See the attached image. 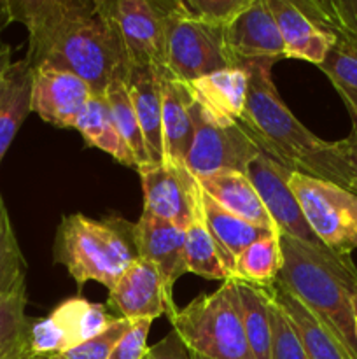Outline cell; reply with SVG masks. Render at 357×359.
Segmentation results:
<instances>
[{
  "label": "cell",
  "instance_id": "obj_1",
  "mask_svg": "<svg viewBox=\"0 0 357 359\" xmlns=\"http://www.w3.org/2000/svg\"><path fill=\"white\" fill-rule=\"evenodd\" d=\"M14 21L28 30L24 60L80 77L93 97H105L130 60L105 0H9Z\"/></svg>",
  "mask_w": 357,
  "mask_h": 359
},
{
  "label": "cell",
  "instance_id": "obj_2",
  "mask_svg": "<svg viewBox=\"0 0 357 359\" xmlns=\"http://www.w3.org/2000/svg\"><path fill=\"white\" fill-rule=\"evenodd\" d=\"M272 62L245 63L248 90L240 125L255 146L276 163L343 188L345 163L338 142L312 133L284 104L272 77Z\"/></svg>",
  "mask_w": 357,
  "mask_h": 359
},
{
  "label": "cell",
  "instance_id": "obj_3",
  "mask_svg": "<svg viewBox=\"0 0 357 359\" xmlns=\"http://www.w3.org/2000/svg\"><path fill=\"white\" fill-rule=\"evenodd\" d=\"M280 249L284 263L276 283L317 316L357 359L352 312L357 266L352 256L314 248L284 233Z\"/></svg>",
  "mask_w": 357,
  "mask_h": 359
},
{
  "label": "cell",
  "instance_id": "obj_4",
  "mask_svg": "<svg viewBox=\"0 0 357 359\" xmlns=\"http://www.w3.org/2000/svg\"><path fill=\"white\" fill-rule=\"evenodd\" d=\"M133 228L135 224L122 219L63 216L55 235L52 259L69 270L79 290L90 280L111 290L119 276L139 259Z\"/></svg>",
  "mask_w": 357,
  "mask_h": 359
},
{
  "label": "cell",
  "instance_id": "obj_5",
  "mask_svg": "<svg viewBox=\"0 0 357 359\" xmlns=\"http://www.w3.org/2000/svg\"><path fill=\"white\" fill-rule=\"evenodd\" d=\"M170 323L191 353L206 359H254L245 339L237 280L200 294Z\"/></svg>",
  "mask_w": 357,
  "mask_h": 359
},
{
  "label": "cell",
  "instance_id": "obj_6",
  "mask_svg": "<svg viewBox=\"0 0 357 359\" xmlns=\"http://www.w3.org/2000/svg\"><path fill=\"white\" fill-rule=\"evenodd\" d=\"M289 188L324 248L338 255H350L357 249L356 193L300 172L290 174Z\"/></svg>",
  "mask_w": 357,
  "mask_h": 359
},
{
  "label": "cell",
  "instance_id": "obj_7",
  "mask_svg": "<svg viewBox=\"0 0 357 359\" xmlns=\"http://www.w3.org/2000/svg\"><path fill=\"white\" fill-rule=\"evenodd\" d=\"M164 20V69L181 83L231 67L223 46V32L182 16L177 0H158Z\"/></svg>",
  "mask_w": 357,
  "mask_h": 359
},
{
  "label": "cell",
  "instance_id": "obj_8",
  "mask_svg": "<svg viewBox=\"0 0 357 359\" xmlns=\"http://www.w3.org/2000/svg\"><path fill=\"white\" fill-rule=\"evenodd\" d=\"M191 119L195 133L184 165L196 179L219 172L247 174L251 161L261 154V149L240 123L217 121L195 100L191 105Z\"/></svg>",
  "mask_w": 357,
  "mask_h": 359
},
{
  "label": "cell",
  "instance_id": "obj_9",
  "mask_svg": "<svg viewBox=\"0 0 357 359\" xmlns=\"http://www.w3.org/2000/svg\"><path fill=\"white\" fill-rule=\"evenodd\" d=\"M293 170L276 163L265 153L258 154L247 168L248 179L254 184L266 212L272 217L276 230L284 235L304 242L314 248H324L315 237L312 228L304 219L296 196L289 188V177Z\"/></svg>",
  "mask_w": 357,
  "mask_h": 359
},
{
  "label": "cell",
  "instance_id": "obj_10",
  "mask_svg": "<svg viewBox=\"0 0 357 359\" xmlns=\"http://www.w3.org/2000/svg\"><path fill=\"white\" fill-rule=\"evenodd\" d=\"M132 65L164 67V20L158 0H105Z\"/></svg>",
  "mask_w": 357,
  "mask_h": 359
},
{
  "label": "cell",
  "instance_id": "obj_11",
  "mask_svg": "<svg viewBox=\"0 0 357 359\" xmlns=\"http://www.w3.org/2000/svg\"><path fill=\"white\" fill-rule=\"evenodd\" d=\"M133 241L139 258L150 262L160 272L167 300V318L170 321L178 311L174 302V286L188 273L184 230L170 221L142 212L133 228Z\"/></svg>",
  "mask_w": 357,
  "mask_h": 359
},
{
  "label": "cell",
  "instance_id": "obj_12",
  "mask_svg": "<svg viewBox=\"0 0 357 359\" xmlns=\"http://www.w3.org/2000/svg\"><path fill=\"white\" fill-rule=\"evenodd\" d=\"M223 46L231 67L286 60L282 37L266 0H252L251 6L241 11L230 27L224 28Z\"/></svg>",
  "mask_w": 357,
  "mask_h": 359
},
{
  "label": "cell",
  "instance_id": "obj_13",
  "mask_svg": "<svg viewBox=\"0 0 357 359\" xmlns=\"http://www.w3.org/2000/svg\"><path fill=\"white\" fill-rule=\"evenodd\" d=\"M91 97L90 86L72 72L52 67L34 70L31 112L56 128L76 130Z\"/></svg>",
  "mask_w": 357,
  "mask_h": 359
},
{
  "label": "cell",
  "instance_id": "obj_14",
  "mask_svg": "<svg viewBox=\"0 0 357 359\" xmlns=\"http://www.w3.org/2000/svg\"><path fill=\"white\" fill-rule=\"evenodd\" d=\"M144 191V212L186 230L191 219L196 177L186 167L149 163L136 168Z\"/></svg>",
  "mask_w": 357,
  "mask_h": 359
},
{
  "label": "cell",
  "instance_id": "obj_15",
  "mask_svg": "<svg viewBox=\"0 0 357 359\" xmlns=\"http://www.w3.org/2000/svg\"><path fill=\"white\" fill-rule=\"evenodd\" d=\"M107 307L112 316L132 323L167 316V300L156 266L142 258L133 262L108 290Z\"/></svg>",
  "mask_w": 357,
  "mask_h": 359
},
{
  "label": "cell",
  "instance_id": "obj_16",
  "mask_svg": "<svg viewBox=\"0 0 357 359\" xmlns=\"http://www.w3.org/2000/svg\"><path fill=\"white\" fill-rule=\"evenodd\" d=\"M192 97L188 84L175 79L167 69H161V140L163 161L172 167H186L184 161L191 147Z\"/></svg>",
  "mask_w": 357,
  "mask_h": 359
},
{
  "label": "cell",
  "instance_id": "obj_17",
  "mask_svg": "<svg viewBox=\"0 0 357 359\" xmlns=\"http://www.w3.org/2000/svg\"><path fill=\"white\" fill-rule=\"evenodd\" d=\"M266 4L279 27L286 58L321 65L336 35L317 27L293 0H266Z\"/></svg>",
  "mask_w": 357,
  "mask_h": 359
},
{
  "label": "cell",
  "instance_id": "obj_18",
  "mask_svg": "<svg viewBox=\"0 0 357 359\" xmlns=\"http://www.w3.org/2000/svg\"><path fill=\"white\" fill-rule=\"evenodd\" d=\"M191 97L217 121L237 123L245 111L248 74L245 67H227L188 83Z\"/></svg>",
  "mask_w": 357,
  "mask_h": 359
},
{
  "label": "cell",
  "instance_id": "obj_19",
  "mask_svg": "<svg viewBox=\"0 0 357 359\" xmlns=\"http://www.w3.org/2000/svg\"><path fill=\"white\" fill-rule=\"evenodd\" d=\"M161 69L156 65L130 63L126 88L142 130L146 149L153 163L163 161L161 140Z\"/></svg>",
  "mask_w": 357,
  "mask_h": 359
},
{
  "label": "cell",
  "instance_id": "obj_20",
  "mask_svg": "<svg viewBox=\"0 0 357 359\" xmlns=\"http://www.w3.org/2000/svg\"><path fill=\"white\" fill-rule=\"evenodd\" d=\"M270 297L280 305L290 325L296 330L308 359H356L343 346L342 340L317 318L312 314L300 300L293 297L286 287L275 284L265 287Z\"/></svg>",
  "mask_w": 357,
  "mask_h": 359
},
{
  "label": "cell",
  "instance_id": "obj_21",
  "mask_svg": "<svg viewBox=\"0 0 357 359\" xmlns=\"http://www.w3.org/2000/svg\"><path fill=\"white\" fill-rule=\"evenodd\" d=\"M198 182L203 191L214 202L219 203L224 210L259 228L276 230L247 174L219 172V174L198 179Z\"/></svg>",
  "mask_w": 357,
  "mask_h": 359
},
{
  "label": "cell",
  "instance_id": "obj_22",
  "mask_svg": "<svg viewBox=\"0 0 357 359\" xmlns=\"http://www.w3.org/2000/svg\"><path fill=\"white\" fill-rule=\"evenodd\" d=\"M202 186L198 179L192 193V209L191 219L186 226V263H188V272L195 276L205 277L210 280H233L230 270L226 269L220 249L217 248L209 226H206L205 214H203L202 203Z\"/></svg>",
  "mask_w": 357,
  "mask_h": 359
},
{
  "label": "cell",
  "instance_id": "obj_23",
  "mask_svg": "<svg viewBox=\"0 0 357 359\" xmlns=\"http://www.w3.org/2000/svg\"><path fill=\"white\" fill-rule=\"evenodd\" d=\"M34 69L27 60H18L7 70L0 90V165L21 125L31 112Z\"/></svg>",
  "mask_w": 357,
  "mask_h": 359
},
{
  "label": "cell",
  "instance_id": "obj_24",
  "mask_svg": "<svg viewBox=\"0 0 357 359\" xmlns=\"http://www.w3.org/2000/svg\"><path fill=\"white\" fill-rule=\"evenodd\" d=\"M203 191V189H202ZM202 203H203V214H205L206 226H209L210 233H212L214 241H216L217 248L220 249L226 269L230 270L231 279H233V266L234 259L245 251L251 244H254L259 238L266 237L272 231L276 230H266V228H259L255 224L247 223V221L240 219L234 214L224 210L219 203L214 202L205 191L202 193Z\"/></svg>",
  "mask_w": 357,
  "mask_h": 359
},
{
  "label": "cell",
  "instance_id": "obj_25",
  "mask_svg": "<svg viewBox=\"0 0 357 359\" xmlns=\"http://www.w3.org/2000/svg\"><path fill=\"white\" fill-rule=\"evenodd\" d=\"M49 316L65 335L66 351L102 335L118 319L105 305L93 304L80 297L62 302Z\"/></svg>",
  "mask_w": 357,
  "mask_h": 359
},
{
  "label": "cell",
  "instance_id": "obj_26",
  "mask_svg": "<svg viewBox=\"0 0 357 359\" xmlns=\"http://www.w3.org/2000/svg\"><path fill=\"white\" fill-rule=\"evenodd\" d=\"M76 130L83 135L86 147H97V149L111 154L115 161L125 167L136 170L135 158L115 130L105 97L90 98L86 109L77 121Z\"/></svg>",
  "mask_w": 357,
  "mask_h": 359
},
{
  "label": "cell",
  "instance_id": "obj_27",
  "mask_svg": "<svg viewBox=\"0 0 357 359\" xmlns=\"http://www.w3.org/2000/svg\"><path fill=\"white\" fill-rule=\"evenodd\" d=\"M282 263L280 233L276 230L255 241L234 259L233 280L255 287H270L275 284Z\"/></svg>",
  "mask_w": 357,
  "mask_h": 359
},
{
  "label": "cell",
  "instance_id": "obj_28",
  "mask_svg": "<svg viewBox=\"0 0 357 359\" xmlns=\"http://www.w3.org/2000/svg\"><path fill=\"white\" fill-rule=\"evenodd\" d=\"M241 323L245 339L254 359H272V326H270V302L262 287L238 283Z\"/></svg>",
  "mask_w": 357,
  "mask_h": 359
},
{
  "label": "cell",
  "instance_id": "obj_29",
  "mask_svg": "<svg viewBox=\"0 0 357 359\" xmlns=\"http://www.w3.org/2000/svg\"><path fill=\"white\" fill-rule=\"evenodd\" d=\"M318 69L338 91L352 123H357V44L346 37L336 35Z\"/></svg>",
  "mask_w": 357,
  "mask_h": 359
},
{
  "label": "cell",
  "instance_id": "obj_30",
  "mask_svg": "<svg viewBox=\"0 0 357 359\" xmlns=\"http://www.w3.org/2000/svg\"><path fill=\"white\" fill-rule=\"evenodd\" d=\"M105 100H107L115 130H118L121 139L125 140L126 146L132 151L133 158H135L136 168L153 163L149 154H147L146 140H144L128 88H126V77H115L108 84L107 91H105Z\"/></svg>",
  "mask_w": 357,
  "mask_h": 359
},
{
  "label": "cell",
  "instance_id": "obj_31",
  "mask_svg": "<svg viewBox=\"0 0 357 359\" xmlns=\"http://www.w3.org/2000/svg\"><path fill=\"white\" fill-rule=\"evenodd\" d=\"M27 293L0 300V359H31L28 347L31 319L27 316Z\"/></svg>",
  "mask_w": 357,
  "mask_h": 359
},
{
  "label": "cell",
  "instance_id": "obj_32",
  "mask_svg": "<svg viewBox=\"0 0 357 359\" xmlns=\"http://www.w3.org/2000/svg\"><path fill=\"white\" fill-rule=\"evenodd\" d=\"M20 293H27V259L0 196V300Z\"/></svg>",
  "mask_w": 357,
  "mask_h": 359
},
{
  "label": "cell",
  "instance_id": "obj_33",
  "mask_svg": "<svg viewBox=\"0 0 357 359\" xmlns=\"http://www.w3.org/2000/svg\"><path fill=\"white\" fill-rule=\"evenodd\" d=\"M317 27L357 44V0H293Z\"/></svg>",
  "mask_w": 357,
  "mask_h": 359
},
{
  "label": "cell",
  "instance_id": "obj_34",
  "mask_svg": "<svg viewBox=\"0 0 357 359\" xmlns=\"http://www.w3.org/2000/svg\"><path fill=\"white\" fill-rule=\"evenodd\" d=\"M251 4L252 0H177V9L196 23L223 32Z\"/></svg>",
  "mask_w": 357,
  "mask_h": 359
},
{
  "label": "cell",
  "instance_id": "obj_35",
  "mask_svg": "<svg viewBox=\"0 0 357 359\" xmlns=\"http://www.w3.org/2000/svg\"><path fill=\"white\" fill-rule=\"evenodd\" d=\"M265 290V287H262ZM266 291V290H265ZM270 326H272V359H308L296 330L286 312L270 297Z\"/></svg>",
  "mask_w": 357,
  "mask_h": 359
},
{
  "label": "cell",
  "instance_id": "obj_36",
  "mask_svg": "<svg viewBox=\"0 0 357 359\" xmlns=\"http://www.w3.org/2000/svg\"><path fill=\"white\" fill-rule=\"evenodd\" d=\"M132 325L133 323L128 321V319L118 318L102 335L48 359H108L115 344L132 328Z\"/></svg>",
  "mask_w": 357,
  "mask_h": 359
},
{
  "label": "cell",
  "instance_id": "obj_37",
  "mask_svg": "<svg viewBox=\"0 0 357 359\" xmlns=\"http://www.w3.org/2000/svg\"><path fill=\"white\" fill-rule=\"evenodd\" d=\"M150 326H153V319H139L133 323L132 328L115 344L108 359H144Z\"/></svg>",
  "mask_w": 357,
  "mask_h": 359
},
{
  "label": "cell",
  "instance_id": "obj_38",
  "mask_svg": "<svg viewBox=\"0 0 357 359\" xmlns=\"http://www.w3.org/2000/svg\"><path fill=\"white\" fill-rule=\"evenodd\" d=\"M144 359H192V353L175 330H172L164 339L147 347Z\"/></svg>",
  "mask_w": 357,
  "mask_h": 359
},
{
  "label": "cell",
  "instance_id": "obj_39",
  "mask_svg": "<svg viewBox=\"0 0 357 359\" xmlns=\"http://www.w3.org/2000/svg\"><path fill=\"white\" fill-rule=\"evenodd\" d=\"M345 163V182L343 188L357 195V123H352V130L342 140H336Z\"/></svg>",
  "mask_w": 357,
  "mask_h": 359
},
{
  "label": "cell",
  "instance_id": "obj_40",
  "mask_svg": "<svg viewBox=\"0 0 357 359\" xmlns=\"http://www.w3.org/2000/svg\"><path fill=\"white\" fill-rule=\"evenodd\" d=\"M10 56H13V48L7 44L0 46V90H2L4 77H6L7 70H9V67L13 65V60H10Z\"/></svg>",
  "mask_w": 357,
  "mask_h": 359
},
{
  "label": "cell",
  "instance_id": "obj_41",
  "mask_svg": "<svg viewBox=\"0 0 357 359\" xmlns=\"http://www.w3.org/2000/svg\"><path fill=\"white\" fill-rule=\"evenodd\" d=\"M13 14H10V6H9V0H0V32L4 28L9 27L13 23Z\"/></svg>",
  "mask_w": 357,
  "mask_h": 359
},
{
  "label": "cell",
  "instance_id": "obj_42",
  "mask_svg": "<svg viewBox=\"0 0 357 359\" xmlns=\"http://www.w3.org/2000/svg\"><path fill=\"white\" fill-rule=\"evenodd\" d=\"M352 312H354V335H356V342H357V294L352 300Z\"/></svg>",
  "mask_w": 357,
  "mask_h": 359
},
{
  "label": "cell",
  "instance_id": "obj_43",
  "mask_svg": "<svg viewBox=\"0 0 357 359\" xmlns=\"http://www.w3.org/2000/svg\"><path fill=\"white\" fill-rule=\"evenodd\" d=\"M192 359H206V358H203V356H200V354L192 353Z\"/></svg>",
  "mask_w": 357,
  "mask_h": 359
}]
</instances>
